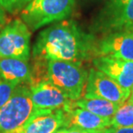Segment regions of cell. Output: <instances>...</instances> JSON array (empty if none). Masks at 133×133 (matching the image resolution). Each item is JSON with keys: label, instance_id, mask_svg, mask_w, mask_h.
I'll return each mask as SVG.
<instances>
[{"label": "cell", "instance_id": "obj_1", "mask_svg": "<svg viewBox=\"0 0 133 133\" xmlns=\"http://www.w3.org/2000/svg\"><path fill=\"white\" fill-rule=\"evenodd\" d=\"M32 55L35 61L83 63L98 56V37L83 30L74 20L65 19L39 33Z\"/></svg>", "mask_w": 133, "mask_h": 133}, {"label": "cell", "instance_id": "obj_2", "mask_svg": "<svg viewBox=\"0 0 133 133\" xmlns=\"http://www.w3.org/2000/svg\"><path fill=\"white\" fill-rule=\"evenodd\" d=\"M88 72L81 62L47 61L46 81L61 89L73 101L79 99L86 88Z\"/></svg>", "mask_w": 133, "mask_h": 133}, {"label": "cell", "instance_id": "obj_3", "mask_svg": "<svg viewBox=\"0 0 133 133\" xmlns=\"http://www.w3.org/2000/svg\"><path fill=\"white\" fill-rule=\"evenodd\" d=\"M92 30L101 36L133 31V0H107L95 17Z\"/></svg>", "mask_w": 133, "mask_h": 133}, {"label": "cell", "instance_id": "obj_4", "mask_svg": "<svg viewBox=\"0 0 133 133\" xmlns=\"http://www.w3.org/2000/svg\"><path fill=\"white\" fill-rule=\"evenodd\" d=\"M30 86L20 85L0 108V133H15L34 112Z\"/></svg>", "mask_w": 133, "mask_h": 133}, {"label": "cell", "instance_id": "obj_5", "mask_svg": "<svg viewBox=\"0 0 133 133\" xmlns=\"http://www.w3.org/2000/svg\"><path fill=\"white\" fill-rule=\"evenodd\" d=\"M75 0H41L32 8L21 12V19L30 30L68 19L73 11Z\"/></svg>", "mask_w": 133, "mask_h": 133}, {"label": "cell", "instance_id": "obj_6", "mask_svg": "<svg viewBox=\"0 0 133 133\" xmlns=\"http://www.w3.org/2000/svg\"><path fill=\"white\" fill-rule=\"evenodd\" d=\"M31 32L22 19H16L0 30V60L14 58L29 62Z\"/></svg>", "mask_w": 133, "mask_h": 133}, {"label": "cell", "instance_id": "obj_7", "mask_svg": "<svg viewBox=\"0 0 133 133\" xmlns=\"http://www.w3.org/2000/svg\"><path fill=\"white\" fill-rule=\"evenodd\" d=\"M85 91V98L102 99L118 105L124 104L131 97L130 92L96 68L90 69Z\"/></svg>", "mask_w": 133, "mask_h": 133}, {"label": "cell", "instance_id": "obj_8", "mask_svg": "<svg viewBox=\"0 0 133 133\" xmlns=\"http://www.w3.org/2000/svg\"><path fill=\"white\" fill-rule=\"evenodd\" d=\"M30 88L35 110L64 109L66 111L73 106L74 101L49 81L30 85Z\"/></svg>", "mask_w": 133, "mask_h": 133}, {"label": "cell", "instance_id": "obj_9", "mask_svg": "<svg viewBox=\"0 0 133 133\" xmlns=\"http://www.w3.org/2000/svg\"><path fill=\"white\" fill-rule=\"evenodd\" d=\"M98 56H110L133 62V31H120L98 38Z\"/></svg>", "mask_w": 133, "mask_h": 133}, {"label": "cell", "instance_id": "obj_10", "mask_svg": "<svg viewBox=\"0 0 133 133\" xmlns=\"http://www.w3.org/2000/svg\"><path fill=\"white\" fill-rule=\"evenodd\" d=\"M66 128L64 109L35 110L26 123L15 133H54Z\"/></svg>", "mask_w": 133, "mask_h": 133}, {"label": "cell", "instance_id": "obj_11", "mask_svg": "<svg viewBox=\"0 0 133 133\" xmlns=\"http://www.w3.org/2000/svg\"><path fill=\"white\" fill-rule=\"evenodd\" d=\"M92 62L94 68L103 72L124 90L131 94L133 87V62L110 56H97Z\"/></svg>", "mask_w": 133, "mask_h": 133}, {"label": "cell", "instance_id": "obj_12", "mask_svg": "<svg viewBox=\"0 0 133 133\" xmlns=\"http://www.w3.org/2000/svg\"><path fill=\"white\" fill-rule=\"evenodd\" d=\"M0 77L15 87L27 84L30 86L32 81V68L26 61L14 58L1 59Z\"/></svg>", "mask_w": 133, "mask_h": 133}, {"label": "cell", "instance_id": "obj_13", "mask_svg": "<svg viewBox=\"0 0 133 133\" xmlns=\"http://www.w3.org/2000/svg\"><path fill=\"white\" fill-rule=\"evenodd\" d=\"M65 111L66 128L68 129L75 127L84 130H104L111 127V119L102 118L85 109L74 107V104Z\"/></svg>", "mask_w": 133, "mask_h": 133}, {"label": "cell", "instance_id": "obj_14", "mask_svg": "<svg viewBox=\"0 0 133 133\" xmlns=\"http://www.w3.org/2000/svg\"><path fill=\"white\" fill-rule=\"evenodd\" d=\"M121 105L102 99L96 98H81L74 101V106L85 109L102 118L111 119Z\"/></svg>", "mask_w": 133, "mask_h": 133}, {"label": "cell", "instance_id": "obj_15", "mask_svg": "<svg viewBox=\"0 0 133 133\" xmlns=\"http://www.w3.org/2000/svg\"><path fill=\"white\" fill-rule=\"evenodd\" d=\"M113 128L133 127V100L130 98L119 106L111 119Z\"/></svg>", "mask_w": 133, "mask_h": 133}, {"label": "cell", "instance_id": "obj_16", "mask_svg": "<svg viewBox=\"0 0 133 133\" xmlns=\"http://www.w3.org/2000/svg\"><path fill=\"white\" fill-rule=\"evenodd\" d=\"M33 0H0V5L10 14L22 12Z\"/></svg>", "mask_w": 133, "mask_h": 133}, {"label": "cell", "instance_id": "obj_17", "mask_svg": "<svg viewBox=\"0 0 133 133\" xmlns=\"http://www.w3.org/2000/svg\"><path fill=\"white\" fill-rule=\"evenodd\" d=\"M16 87L0 77V108L10 99Z\"/></svg>", "mask_w": 133, "mask_h": 133}, {"label": "cell", "instance_id": "obj_18", "mask_svg": "<svg viewBox=\"0 0 133 133\" xmlns=\"http://www.w3.org/2000/svg\"><path fill=\"white\" fill-rule=\"evenodd\" d=\"M113 132V127L111 126L110 128L104 129V130H84L72 127L68 128L66 133H112Z\"/></svg>", "mask_w": 133, "mask_h": 133}, {"label": "cell", "instance_id": "obj_19", "mask_svg": "<svg viewBox=\"0 0 133 133\" xmlns=\"http://www.w3.org/2000/svg\"><path fill=\"white\" fill-rule=\"evenodd\" d=\"M112 133H133V127L113 128V132Z\"/></svg>", "mask_w": 133, "mask_h": 133}, {"label": "cell", "instance_id": "obj_20", "mask_svg": "<svg viewBox=\"0 0 133 133\" xmlns=\"http://www.w3.org/2000/svg\"><path fill=\"white\" fill-rule=\"evenodd\" d=\"M5 10L3 9L2 6L0 5V26L4 24L5 21H6V15H5Z\"/></svg>", "mask_w": 133, "mask_h": 133}, {"label": "cell", "instance_id": "obj_21", "mask_svg": "<svg viewBox=\"0 0 133 133\" xmlns=\"http://www.w3.org/2000/svg\"><path fill=\"white\" fill-rule=\"evenodd\" d=\"M40 1H41V0H33V1L31 2L30 4H29L28 6L26 7V8H32V7H34V6H35V5H36V4H38V3H39Z\"/></svg>", "mask_w": 133, "mask_h": 133}, {"label": "cell", "instance_id": "obj_22", "mask_svg": "<svg viewBox=\"0 0 133 133\" xmlns=\"http://www.w3.org/2000/svg\"><path fill=\"white\" fill-rule=\"evenodd\" d=\"M66 131H68V128H61L59 130H57L56 131H55L54 133H66Z\"/></svg>", "mask_w": 133, "mask_h": 133}, {"label": "cell", "instance_id": "obj_23", "mask_svg": "<svg viewBox=\"0 0 133 133\" xmlns=\"http://www.w3.org/2000/svg\"><path fill=\"white\" fill-rule=\"evenodd\" d=\"M130 98H131V99L133 100V87H132V90H131V97H130Z\"/></svg>", "mask_w": 133, "mask_h": 133}]
</instances>
